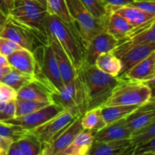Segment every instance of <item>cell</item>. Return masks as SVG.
<instances>
[{
	"label": "cell",
	"instance_id": "cell-27",
	"mask_svg": "<svg viewBox=\"0 0 155 155\" xmlns=\"http://www.w3.org/2000/svg\"><path fill=\"white\" fill-rule=\"evenodd\" d=\"M141 104L134 105H115L109 107H101L103 118L107 124L124 119L134 111Z\"/></svg>",
	"mask_w": 155,
	"mask_h": 155
},
{
	"label": "cell",
	"instance_id": "cell-48",
	"mask_svg": "<svg viewBox=\"0 0 155 155\" xmlns=\"http://www.w3.org/2000/svg\"><path fill=\"white\" fill-rule=\"evenodd\" d=\"M36 1H38L39 2H40L41 4L43 5L44 6H45L46 7L47 5V0H36Z\"/></svg>",
	"mask_w": 155,
	"mask_h": 155
},
{
	"label": "cell",
	"instance_id": "cell-9",
	"mask_svg": "<svg viewBox=\"0 0 155 155\" xmlns=\"http://www.w3.org/2000/svg\"><path fill=\"white\" fill-rule=\"evenodd\" d=\"M52 102L76 116L83 114V96L76 74L74 80L65 85L58 93L51 95Z\"/></svg>",
	"mask_w": 155,
	"mask_h": 155
},
{
	"label": "cell",
	"instance_id": "cell-25",
	"mask_svg": "<svg viewBox=\"0 0 155 155\" xmlns=\"http://www.w3.org/2000/svg\"><path fill=\"white\" fill-rule=\"evenodd\" d=\"M95 65L103 72L116 77L119 75L122 68L120 58L111 51L99 54L95 60Z\"/></svg>",
	"mask_w": 155,
	"mask_h": 155
},
{
	"label": "cell",
	"instance_id": "cell-14",
	"mask_svg": "<svg viewBox=\"0 0 155 155\" xmlns=\"http://www.w3.org/2000/svg\"><path fill=\"white\" fill-rule=\"evenodd\" d=\"M125 120L132 132L155 122L154 97L139 105L125 118Z\"/></svg>",
	"mask_w": 155,
	"mask_h": 155
},
{
	"label": "cell",
	"instance_id": "cell-23",
	"mask_svg": "<svg viewBox=\"0 0 155 155\" xmlns=\"http://www.w3.org/2000/svg\"><path fill=\"white\" fill-rule=\"evenodd\" d=\"M94 133L83 130L77 135L62 155H88L94 141Z\"/></svg>",
	"mask_w": 155,
	"mask_h": 155
},
{
	"label": "cell",
	"instance_id": "cell-12",
	"mask_svg": "<svg viewBox=\"0 0 155 155\" xmlns=\"http://www.w3.org/2000/svg\"><path fill=\"white\" fill-rule=\"evenodd\" d=\"M81 116V115H80ZM80 116L76 118L65 130L61 132L54 139L42 144L40 155H62L77 134L84 129L81 124Z\"/></svg>",
	"mask_w": 155,
	"mask_h": 155
},
{
	"label": "cell",
	"instance_id": "cell-17",
	"mask_svg": "<svg viewBox=\"0 0 155 155\" xmlns=\"http://www.w3.org/2000/svg\"><path fill=\"white\" fill-rule=\"evenodd\" d=\"M49 45L54 52L62 81L65 86L74 80L77 71L60 43L51 35H49Z\"/></svg>",
	"mask_w": 155,
	"mask_h": 155
},
{
	"label": "cell",
	"instance_id": "cell-41",
	"mask_svg": "<svg viewBox=\"0 0 155 155\" xmlns=\"http://www.w3.org/2000/svg\"><path fill=\"white\" fill-rule=\"evenodd\" d=\"M133 0H100L106 7L108 6H123L131 3Z\"/></svg>",
	"mask_w": 155,
	"mask_h": 155
},
{
	"label": "cell",
	"instance_id": "cell-47",
	"mask_svg": "<svg viewBox=\"0 0 155 155\" xmlns=\"http://www.w3.org/2000/svg\"><path fill=\"white\" fill-rule=\"evenodd\" d=\"M13 1H14V0H5V2L6 5H7L9 11H10L11 8H12V3H13Z\"/></svg>",
	"mask_w": 155,
	"mask_h": 155
},
{
	"label": "cell",
	"instance_id": "cell-36",
	"mask_svg": "<svg viewBox=\"0 0 155 155\" xmlns=\"http://www.w3.org/2000/svg\"><path fill=\"white\" fill-rule=\"evenodd\" d=\"M127 5L132 6L145 13L155 16V1L154 0H133Z\"/></svg>",
	"mask_w": 155,
	"mask_h": 155
},
{
	"label": "cell",
	"instance_id": "cell-32",
	"mask_svg": "<svg viewBox=\"0 0 155 155\" xmlns=\"http://www.w3.org/2000/svg\"><path fill=\"white\" fill-rule=\"evenodd\" d=\"M153 138H155V122L132 132L130 139L132 145L136 146L151 140Z\"/></svg>",
	"mask_w": 155,
	"mask_h": 155
},
{
	"label": "cell",
	"instance_id": "cell-8",
	"mask_svg": "<svg viewBox=\"0 0 155 155\" xmlns=\"http://www.w3.org/2000/svg\"><path fill=\"white\" fill-rule=\"evenodd\" d=\"M155 18L145 24L135 26L123 39L117 41V45L112 50L118 58L130 48L143 44L155 42Z\"/></svg>",
	"mask_w": 155,
	"mask_h": 155
},
{
	"label": "cell",
	"instance_id": "cell-6",
	"mask_svg": "<svg viewBox=\"0 0 155 155\" xmlns=\"http://www.w3.org/2000/svg\"><path fill=\"white\" fill-rule=\"evenodd\" d=\"M9 15L49 37L47 8L36 0H14Z\"/></svg>",
	"mask_w": 155,
	"mask_h": 155
},
{
	"label": "cell",
	"instance_id": "cell-38",
	"mask_svg": "<svg viewBox=\"0 0 155 155\" xmlns=\"http://www.w3.org/2000/svg\"><path fill=\"white\" fill-rule=\"evenodd\" d=\"M133 155H155V138L136 145Z\"/></svg>",
	"mask_w": 155,
	"mask_h": 155
},
{
	"label": "cell",
	"instance_id": "cell-5",
	"mask_svg": "<svg viewBox=\"0 0 155 155\" xmlns=\"http://www.w3.org/2000/svg\"><path fill=\"white\" fill-rule=\"evenodd\" d=\"M0 36L11 39L22 48L33 52L40 45H48L49 37L39 30L8 16L0 30Z\"/></svg>",
	"mask_w": 155,
	"mask_h": 155
},
{
	"label": "cell",
	"instance_id": "cell-49",
	"mask_svg": "<svg viewBox=\"0 0 155 155\" xmlns=\"http://www.w3.org/2000/svg\"><path fill=\"white\" fill-rule=\"evenodd\" d=\"M154 1H155V0H154Z\"/></svg>",
	"mask_w": 155,
	"mask_h": 155
},
{
	"label": "cell",
	"instance_id": "cell-31",
	"mask_svg": "<svg viewBox=\"0 0 155 155\" xmlns=\"http://www.w3.org/2000/svg\"><path fill=\"white\" fill-rule=\"evenodd\" d=\"M50 104L51 103L46 102V101H38L17 98L15 100V117L28 114L36 111V110L42 108Z\"/></svg>",
	"mask_w": 155,
	"mask_h": 155
},
{
	"label": "cell",
	"instance_id": "cell-2",
	"mask_svg": "<svg viewBox=\"0 0 155 155\" xmlns=\"http://www.w3.org/2000/svg\"><path fill=\"white\" fill-rule=\"evenodd\" d=\"M48 30L49 35L60 43L74 68L78 70L81 68L84 59L85 45L77 29L66 24L55 15H49Z\"/></svg>",
	"mask_w": 155,
	"mask_h": 155
},
{
	"label": "cell",
	"instance_id": "cell-1",
	"mask_svg": "<svg viewBox=\"0 0 155 155\" xmlns=\"http://www.w3.org/2000/svg\"><path fill=\"white\" fill-rule=\"evenodd\" d=\"M76 71L83 96V114L102 107L119 83V78L103 72L95 64H83Z\"/></svg>",
	"mask_w": 155,
	"mask_h": 155
},
{
	"label": "cell",
	"instance_id": "cell-20",
	"mask_svg": "<svg viewBox=\"0 0 155 155\" xmlns=\"http://www.w3.org/2000/svg\"><path fill=\"white\" fill-rule=\"evenodd\" d=\"M51 95L52 92L46 86L33 79V81L18 91L17 98L53 103Z\"/></svg>",
	"mask_w": 155,
	"mask_h": 155
},
{
	"label": "cell",
	"instance_id": "cell-43",
	"mask_svg": "<svg viewBox=\"0 0 155 155\" xmlns=\"http://www.w3.org/2000/svg\"><path fill=\"white\" fill-rule=\"evenodd\" d=\"M0 67H2V68H9L11 67L9 65L7 57L2 54H0Z\"/></svg>",
	"mask_w": 155,
	"mask_h": 155
},
{
	"label": "cell",
	"instance_id": "cell-40",
	"mask_svg": "<svg viewBox=\"0 0 155 155\" xmlns=\"http://www.w3.org/2000/svg\"><path fill=\"white\" fill-rule=\"evenodd\" d=\"M13 142L11 138L0 135V155H8V151Z\"/></svg>",
	"mask_w": 155,
	"mask_h": 155
},
{
	"label": "cell",
	"instance_id": "cell-11",
	"mask_svg": "<svg viewBox=\"0 0 155 155\" xmlns=\"http://www.w3.org/2000/svg\"><path fill=\"white\" fill-rule=\"evenodd\" d=\"M78 117L71 112L64 110L30 132L38 138L41 143H47L54 139Z\"/></svg>",
	"mask_w": 155,
	"mask_h": 155
},
{
	"label": "cell",
	"instance_id": "cell-46",
	"mask_svg": "<svg viewBox=\"0 0 155 155\" xmlns=\"http://www.w3.org/2000/svg\"><path fill=\"white\" fill-rule=\"evenodd\" d=\"M11 68H12L11 67H9V68H2V67H0V83L2 82L3 77L10 71Z\"/></svg>",
	"mask_w": 155,
	"mask_h": 155
},
{
	"label": "cell",
	"instance_id": "cell-7",
	"mask_svg": "<svg viewBox=\"0 0 155 155\" xmlns=\"http://www.w3.org/2000/svg\"><path fill=\"white\" fill-rule=\"evenodd\" d=\"M74 26L83 39L85 47L95 35L105 32L106 24L94 18L80 0H65Z\"/></svg>",
	"mask_w": 155,
	"mask_h": 155
},
{
	"label": "cell",
	"instance_id": "cell-16",
	"mask_svg": "<svg viewBox=\"0 0 155 155\" xmlns=\"http://www.w3.org/2000/svg\"><path fill=\"white\" fill-rule=\"evenodd\" d=\"M132 131L127 126L125 118L107 124L94 133L93 142H105L130 139Z\"/></svg>",
	"mask_w": 155,
	"mask_h": 155
},
{
	"label": "cell",
	"instance_id": "cell-13",
	"mask_svg": "<svg viewBox=\"0 0 155 155\" xmlns=\"http://www.w3.org/2000/svg\"><path fill=\"white\" fill-rule=\"evenodd\" d=\"M117 45V40L106 32L95 35L85 47L83 64L94 65L99 54L110 51Z\"/></svg>",
	"mask_w": 155,
	"mask_h": 155
},
{
	"label": "cell",
	"instance_id": "cell-21",
	"mask_svg": "<svg viewBox=\"0 0 155 155\" xmlns=\"http://www.w3.org/2000/svg\"><path fill=\"white\" fill-rule=\"evenodd\" d=\"M7 59L11 68L24 74H34L35 59L32 51L22 48L8 55Z\"/></svg>",
	"mask_w": 155,
	"mask_h": 155
},
{
	"label": "cell",
	"instance_id": "cell-45",
	"mask_svg": "<svg viewBox=\"0 0 155 155\" xmlns=\"http://www.w3.org/2000/svg\"><path fill=\"white\" fill-rule=\"evenodd\" d=\"M8 15H5L4 12H2V11L0 10V30H2L3 25H4L5 23L6 20H7L8 18Z\"/></svg>",
	"mask_w": 155,
	"mask_h": 155
},
{
	"label": "cell",
	"instance_id": "cell-37",
	"mask_svg": "<svg viewBox=\"0 0 155 155\" xmlns=\"http://www.w3.org/2000/svg\"><path fill=\"white\" fill-rule=\"evenodd\" d=\"M22 47L11 39L0 36V54L7 57L16 50L21 49Z\"/></svg>",
	"mask_w": 155,
	"mask_h": 155
},
{
	"label": "cell",
	"instance_id": "cell-3",
	"mask_svg": "<svg viewBox=\"0 0 155 155\" xmlns=\"http://www.w3.org/2000/svg\"><path fill=\"white\" fill-rule=\"evenodd\" d=\"M33 54L35 59L34 79L46 86L52 94L58 93L64 84L50 45H40Z\"/></svg>",
	"mask_w": 155,
	"mask_h": 155
},
{
	"label": "cell",
	"instance_id": "cell-39",
	"mask_svg": "<svg viewBox=\"0 0 155 155\" xmlns=\"http://www.w3.org/2000/svg\"><path fill=\"white\" fill-rule=\"evenodd\" d=\"M18 92L5 83H0V101H8L17 99Z\"/></svg>",
	"mask_w": 155,
	"mask_h": 155
},
{
	"label": "cell",
	"instance_id": "cell-44",
	"mask_svg": "<svg viewBox=\"0 0 155 155\" xmlns=\"http://www.w3.org/2000/svg\"><path fill=\"white\" fill-rule=\"evenodd\" d=\"M0 10L4 12L5 15H9V9L5 0H0Z\"/></svg>",
	"mask_w": 155,
	"mask_h": 155
},
{
	"label": "cell",
	"instance_id": "cell-42",
	"mask_svg": "<svg viewBox=\"0 0 155 155\" xmlns=\"http://www.w3.org/2000/svg\"><path fill=\"white\" fill-rule=\"evenodd\" d=\"M8 155H23L22 151L16 141H14L11 145L8 151Z\"/></svg>",
	"mask_w": 155,
	"mask_h": 155
},
{
	"label": "cell",
	"instance_id": "cell-30",
	"mask_svg": "<svg viewBox=\"0 0 155 155\" xmlns=\"http://www.w3.org/2000/svg\"><path fill=\"white\" fill-rule=\"evenodd\" d=\"M46 8L48 15H55L66 24L75 27L68 12L65 0H47Z\"/></svg>",
	"mask_w": 155,
	"mask_h": 155
},
{
	"label": "cell",
	"instance_id": "cell-35",
	"mask_svg": "<svg viewBox=\"0 0 155 155\" xmlns=\"http://www.w3.org/2000/svg\"><path fill=\"white\" fill-rule=\"evenodd\" d=\"M15 117V100L0 101V121L4 122Z\"/></svg>",
	"mask_w": 155,
	"mask_h": 155
},
{
	"label": "cell",
	"instance_id": "cell-24",
	"mask_svg": "<svg viewBox=\"0 0 155 155\" xmlns=\"http://www.w3.org/2000/svg\"><path fill=\"white\" fill-rule=\"evenodd\" d=\"M134 27L123 17L110 13L107 18L105 32L118 41L123 39Z\"/></svg>",
	"mask_w": 155,
	"mask_h": 155
},
{
	"label": "cell",
	"instance_id": "cell-29",
	"mask_svg": "<svg viewBox=\"0 0 155 155\" xmlns=\"http://www.w3.org/2000/svg\"><path fill=\"white\" fill-rule=\"evenodd\" d=\"M16 142L19 145L23 155L40 154L42 143L38 139V138L30 131L27 132Z\"/></svg>",
	"mask_w": 155,
	"mask_h": 155
},
{
	"label": "cell",
	"instance_id": "cell-22",
	"mask_svg": "<svg viewBox=\"0 0 155 155\" xmlns=\"http://www.w3.org/2000/svg\"><path fill=\"white\" fill-rule=\"evenodd\" d=\"M109 13H115L125 18L133 26L140 25L155 18V16L145 13L139 9L130 5L108 6L107 7Z\"/></svg>",
	"mask_w": 155,
	"mask_h": 155
},
{
	"label": "cell",
	"instance_id": "cell-15",
	"mask_svg": "<svg viewBox=\"0 0 155 155\" xmlns=\"http://www.w3.org/2000/svg\"><path fill=\"white\" fill-rule=\"evenodd\" d=\"M135 145L130 139L105 142H93L88 155H133Z\"/></svg>",
	"mask_w": 155,
	"mask_h": 155
},
{
	"label": "cell",
	"instance_id": "cell-28",
	"mask_svg": "<svg viewBox=\"0 0 155 155\" xmlns=\"http://www.w3.org/2000/svg\"><path fill=\"white\" fill-rule=\"evenodd\" d=\"M33 75L24 74L12 68L10 71L3 77L1 83L8 85L18 92L23 86L33 81Z\"/></svg>",
	"mask_w": 155,
	"mask_h": 155
},
{
	"label": "cell",
	"instance_id": "cell-33",
	"mask_svg": "<svg viewBox=\"0 0 155 155\" xmlns=\"http://www.w3.org/2000/svg\"><path fill=\"white\" fill-rule=\"evenodd\" d=\"M80 1L94 18L107 24V18L110 13L107 11V7L103 3H101L100 0H80Z\"/></svg>",
	"mask_w": 155,
	"mask_h": 155
},
{
	"label": "cell",
	"instance_id": "cell-4",
	"mask_svg": "<svg viewBox=\"0 0 155 155\" xmlns=\"http://www.w3.org/2000/svg\"><path fill=\"white\" fill-rule=\"evenodd\" d=\"M152 98L153 91L142 82L120 80L102 107L142 104Z\"/></svg>",
	"mask_w": 155,
	"mask_h": 155
},
{
	"label": "cell",
	"instance_id": "cell-34",
	"mask_svg": "<svg viewBox=\"0 0 155 155\" xmlns=\"http://www.w3.org/2000/svg\"><path fill=\"white\" fill-rule=\"evenodd\" d=\"M27 130L18 126L12 125L0 121V135L11 138L14 141H17L27 133Z\"/></svg>",
	"mask_w": 155,
	"mask_h": 155
},
{
	"label": "cell",
	"instance_id": "cell-18",
	"mask_svg": "<svg viewBox=\"0 0 155 155\" xmlns=\"http://www.w3.org/2000/svg\"><path fill=\"white\" fill-rule=\"evenodd\" d=\"M120 80H133L142 83L155 78V51L119 77Z\"/></svg>",
	"mask_w": 155,
	"mask_h": 155
},
{
	"label": "cell",
	"instance_id": "cell-26",
	"mask_svg": "<svg viewBox=\"0 0 155 155\" xmlns=\"http://www.w3.org/2000/svg\"><path fill=\"white\" fill-rule=\"evenodd\" d=\"M80 120L83 128L93 133L107 125L103 118L101 107H97L87 110L80 116Z\"/></svg>",
	"mask_w": 155,
	"mask_h": 155
},
{
	"label": "cell",
	"instance_id": "cell-19",
	"mask_svg": "<svg viewBox=\"0 0 155 155\" xmlns=\"http://www.w3.org/2000/svg\"><path fill=\"white\" fill-rule=\"evenodd\" d=\"M154 50L155 42L137 45L128 50L120 58L122 68L117 77L122 76L124 73L129 71L134 65L148 57L153 51H154Z\"/></svg>",
	"mask_w": 155,
	"mask_h": 155
},
{
	"label": "cell",
	"instance_id": "cell-10",
	"mask_svg": "<svg viewBox=\"0 0 155 155\" xmlns=\"http://www.w3.org/2000/svg\"><path fill=\"white\" fill-rule=\"evenodd\" d=\"M64 109L54 103L48 104L42 108L33 111L24 116L15 117L14 118L4 121L7 124L22 127L27 131L39 127L46 121L49 120L56 115L64 111Z\"/></svg>",
	"mask_w": 155,
	"mask_h": 155
}]
</instances>
